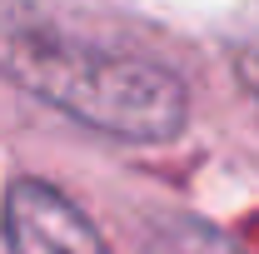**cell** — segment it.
<instances>
[{
	"label": "cell",
	"instance_id": "6da1fadb",
	"mask_svg": "<svg viewBox=\"0 0 259 254\" xmlns=\"http://www.w3.org/2000/svg\"><path fill=\"white\" fill-rule=\"evenodd\" d=\"M0 70L80 125L135 145H164L185 130V85L155 60L100 50L55 30H0Z\"/></svg>",
	"mask_w": 259,
	"mask_h": 254
},
{
	"label": "cell",
	"instance_id": "7a4b0ae2",
	"mask_svg": "<svg viewBox=\"0 0 259 254\" xmlns=\"http://www.w3.org/2000/svg\"><path fill=\"white\" fill-rule=\"evenodd\" d=\"M5 244L10 254H110L95 224L45 180H15L5 190Z\"/></svg>",
	"mask_w": 259,
	"mask_h": 254
},
{
	"label": "cell",
	"instance_id": "3957f363",
	"mask_svg": "<svg viewBox=\"0 0 259 254\" xmlns=\"http://www.w3.org/2000/svg\"><path fill=\"white\" fill-rule=\"evenodd\" d=\"M145 254H244V249H234L225 234H214L199 220H164L145 239Z\"/></svg>",
	"mask_w": 259,
	"mask_h": 254
}]
</instances>
